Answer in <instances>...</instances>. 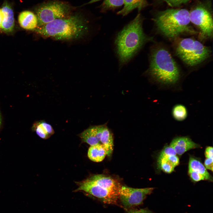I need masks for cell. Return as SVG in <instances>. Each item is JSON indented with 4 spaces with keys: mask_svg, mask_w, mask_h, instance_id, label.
I'll return each mask as SVG.
<instances>
[{
    "mask_svg": "<svg viewBox=\"0 0 213 213\" xmlns=\"http://www.w3.org/2000/svg\"><path fill=\"white\" fill-rule=\"evenodd\" d=\"M143 22L138 14L116 37L114 44L120 67L127 64L146 43L152 40L144 32Z\"/></svg>",
    "mask_w": 213,
    "mask_h": 213,
    "instance_id": "cell-1",
    "label": "cell"
},
{
    "mask_svg": "<svg viewBox=\"0 0 213 213\" xmlns=\"http://www.w3.org/2000/svg\"><path fill=\"white\" fill-rule=\"evenodd\" d=\"M148 74L158 83L173 85L179 81V67L169 51L162 46L153 48L151 53Z\"/></svg>",
    "mask_w": 213,
    "mask_h": 213,
    "instance_id": "cell-2",
    "label": "cell"
},
{
    "mask_svg": "<svg viewBox=\"0 0 213 213\" xmlns=\"http://www.w3.org/2000/svg\"><path fill=\"white\" fill-rule=\"evenodd\" d=\"M34 30L40 35L57 40H69L81 37L87 32L88 27L82 17L75 14L56 19Z\"/></svg>",
    "mask_w": 213,
    "mask_h": 213,
    "instance_id": "cell-3",
    "label": "cell"
},
{
    "mask_svg": "<svg viewBox=\"0 0 213 213\" xmlns=\"http://www.w3.org/2000/svg\"><path fill=\"white\" fill-rule=\"evenodd\" d=\"M76 183L78 187L74 192H85L105 204H118L122 185L113 178L103 174L95 175Z\"/></svg>",
    "mask_w": 213,
    "mask_h": 213,
    "instance_id": "cell-4",
    "label": "cell"
},
{
    "mask_svg": "<svg viewBox=\"0 0 213 213\" xmlns=\"http://www.w3.org/2000/svg\"><path fill=\"white\" fill-rule=\"evenodd\" d=\"M154 21L158 30L169 38L184 33H197L189 25V11L186 9L172 8L158 12Z\"/></svg>",
    "mask_w": 213,
    "mask_h": 213,
    "instance_id": "cell-5",
    "label": "cell"
},
{
    "mask_svg": "<svg viewBox=\"0 0 213 213\" xmlns=\"http://www.w3.org/2000/svg\"><path fill=\"white\" fill-rule=\"evenodd\" d=\"M175 52L185 64L194 67L208 59L212 53L210 49L199 41L191 38H181L176 44Z\"/></svg>",
    "mask_w": 213,
    "mask_h": 213,
    "instance_id": "cell-6",
    "label": "cell"
},
{
    "mask_svg": "<svg viewBox=\"0 0 213 213\" xmlns=\"http://www.w3.org/2000/svg\"><path fill=\"white\" fill-rule=\"evenodd\" d=\"M189 13L190 22L199 29L201 36L203 38H212L213 20L211 2H198Z\"/></svg>",
    "mask_w": 213,
    "mask_h": 213,
    "instance_id": "cell-7",
    "label": "cell"
},
{
    "mask_svg": "<svg viewBox=\"0 0 213 213\" xmlns=\"http://www.w3.org/2000/svg\"><path fill=\"white\" fill-rule=\"evenodd\" d=\"M70 7L64 3L54 1L40 5L36 9L37 27L40 26L59 18L66 17Z\"/></svg>",
    "mask_w": 213,
    "mask_h": 213,
    "instance_id": "cell-8",
    "label": "cell"
},
{
    "mask_svg": "<svg viewBox=\"0 0 213 213\" xmlns=\"http://www.w3.org/2000/svg\"><path fill=\"white\" fill-rule=\"evenodd\" d=\"M154 188H134L122 185L120 191L119 199L126 209L143 203L147 196L152 193Z\"/></svg>",
    "mask_w": 213,
    "mask_h": 213,
    "instance_id": "cell-9",
    "label": "cell"
},
{
    "mask_svg": "<svg viewBox=\"0 0 213 213\" xmlns=\"http://www.w3.org/2000/svg\"><path fill=\"white\" fill-rule=\"evenodd\" d=\"M105 124L91 126L79 134L82 142L90 146L100 143V140Z\"/></svg>",
    "mask_w": 213,
    "mask_h": 213,
    "instance_id": "cell-10",
    "label": "cell"
},
{
    "mask_svg": "<svg viewBox=\"0 0 213 213\" xmlns=\"http://www.w3.org/2000/svg\"><path fill=\"white\" fill-rule=\"evenodd\" d=\"M170 146L175 151L176 154L181 155L190 149L200 147L199 145L187 137H180L174 139Z\"/></svg>",
    "mask_w": 213,
    "mask_h": 213,
    "instance_id": "cell-11",
    "label": "cell"
},
{
    "mask_svg": "<svg viewBox=\"0 0 213 213\" xmlns=\"http://www.w3.org/2000/svg\"><path fill=\"white\" fill-rule=\"evenodd\" d=\"M3 14L1 29L7 32H12L14 26V18L13 11L7 3L4 4L1 9Z\"/></svg>",
    "mask_w": 213,
    "mask_h": 213,
    "instance_id": "cell-12",
    "label": "cell"
},
{
    "mask_svg": "<svg viewBox=\"0 0 213 213\" xmlns=\"http://www.w3.org/2000/svg\"><path fill=\"white\" fill-rule=\"evenodd\" d=\"M18 20L21 27L25 29L34 30L38 25L36 15L29 11L21 12L19 15Z\"/></svg>",
    "mask_w": 213,
    "mask_h": 213,
    "instance_id": "cell-13",
    "label": "cell"
},
{
    "mask_svg": "<svg viewBox=\"0 0 213 213\" xmlns=\"http://www.w3.org/2000/svg\"><path fill=\"white\" fill-rule=\"evenodd\" d=\"M32 130L41 138L46 139L54 133L51 125L44 120L36 121L33 125Z\"/></svg>",
    "mask_w": 213,
    "mask_h": 213,
    "instance_id": "cell-14",
    "label": "cell"
},
{
    "mask_svg": "<svg viewBox=\"0 0 213 213\" xmlns=\"http://www.w3.org/2000/svg\"><path fill=\"white\" fill-rule=\"evenodd\" d=\"M123 5V8L117 14L125 16L136 8L141 10L148 4L146 0H124Z\"/></svg>",
    "mask_w": 213,
    "mask_h": 213,
    "instance_id": "cell-15",
    "label": "cell"
},
{
    "mask_svg": "<svg viewBox=\"0 0 213 213\" xmlns=\"http://www.w3.org/2000/svg\"><path fill=\"white\" fill-rule=\"evenodd\" d=\"M100 143L104 147L106 156H111L114 149L113 138L111 131L106 125H105L102 131Z\"/></svg>",
    "mask_w": 213,
    "mask_h": 213,
    "instance_id": "cell-16",
    "label": "cell"
},
{
    "mask_svg": "<svg viewBox=\"0 0 213 213\" xmlns=\"http://www.w3.org/2000/svg\"><path fill=\"white\" fill-rule=\"evenodd\" d=\"M106 155V150L101 144L90 146L88 150V157L94 162H99L102 161Z\"/></svg>",
    "mask_w": 213,
    "mask_h": 213,
    "instance_id": "cell-17",
    "label": "cell"
},
{
    "mask_svg": "<svg viewBox=\"0 0 213 213\" xmlns=\"http://www.w3.org/2000/svg\"><path fill=\"white\" fill-rule=\"evenodd\" d=\"M188 169L201 174L204 176L205 180H212V177L204 166L200 161L192 156L189 158Z\"/></svg>",
    "mask_w": 213,
    "mask_h": 213,
    "instance_id": "cell-18",
    "label": "cell"
},
{
    "mask_svg": "<svg viewBox=\"0 0 213 213\" xmlns=\"http://www.w3.org/2000/svg\"><path fill=\"white\" fill-rule=\"evenodd\" d=\"M172 114L173 117L178 121H182L187 117L188 111L186 107L181 104H177L173 108Z\"/></svg>",
    "mask_w": 213,
    "mask_h": 213,
    "instance_id": "cell-19",
    "label": "cell"
},
{
    "mask_svg": "<svg viewBox=\"0 0 213 213\" xmlns=\"http://www.w3.org/2000/svg\"><path fill=\"white\" fill-rule=\"evenodd\" d=\"M124 4V0H104L101 5L103 11L114 9Z\"/></svg>",
    "mask_w": 213,
    "mask_h": 213,
    "instance_id": "cell-20",
    "label": "cell"
},
{
    "mask_svg": "<svg viewBox=\"0 0 213 213\" xmlns=\"http://www.w3.org/2000/svg\"><path fill=\"white\" fill-rule=\"evenodd\" d=\"M157 164L158 167L167 173L172 172L175 168L163 158H158Z\"/></svg>",
    "mask_w": 213,
    "mask_h": 213,
    "instance_id": "cell-21",
    "label": "cell"
},
{
    "mask_svg": "<svg viewBox=\"0 0 213 213\" xmlns=\"http://www.w3.org/2000/svg\"><path fill=\"white\" fill-rule=\"evenodd\" d=\"M158 158H162L164 159L175 167L178 165L179 163V158L176 155L159 156Z\"/></svg>",
    "mask_w": 213,
    "mask_h": 213,
    "instance_id": "cell-22",
    "label": "cell"
},
{
    "mask_svg": "<svg viewBox=\"0 0 213 213\" xmlns=\"http://www.w3.org/2000/svg\"><path fill=\"white\" fill-rule=\"evenodd\" d=\"M168 5L171 7L179 6L186 4L191 0H163Z\"/></svg>",
    "mask_w": 213,
    "mask_h": 213,
    "instance_id": "cell-23",
    "label": "cell"
},
{
    "mask_svg": "<svg viewBox=\"0 0 213 213\" xmlns=\"http://www.w3.org/2000/svg\"><path fill=\"white\" fill-rule=\"evenodd\" d=\"M176 153L174 149L170 146H167L164 148L159 156L161 157L165 156L176 155Z\"/></svg>",
    "mask_w": 213,
    "mask_h": 213,
    "instance_id": "cell-24",
    "label": "cell"
},
{
    "mask_svg": "<svg viewBox=\"0 0 213 213\" xmlns=\"http://www.w3.org/2000/svg\"><path fill=\"white\" fill-rule=\"evenodd\" d=\"M188 173L191 178L195 181L198 182L205 180L203 175L196 171L188 169Z\"/></svg>",
    "mask_w": 213,
    "mask_h": 213,
    "instance_id": "cell-25",
    "label": "cell"
},
{
    "mask_svg": "<svg viewBox=\"0 0 213 213\" xmlns=\"http://www.w3.org/2000/svg\"><path fill=\"white\" fill-rule=\"evenodd\" d=\"M127 213H154L147 208L135 209H130L126 210Z\"/></svg>",
    "mask_w": 213,
    "mask_h": 213,
    "instance_id": "cell-26",
    "label": "cell"
},
{
    "mask_svg": "<svg viewBox=\"0 0 213 213\" xmlns=\"http://www.w3.org/2000/svg\"><path fill=\"white\" fill-rule=\"evenodd\" d=\"M204 165L206 169L212 171L213 158H206L204 162Z\"/></svg>",
    "mask_w": 213,
    "mask_h": 213,
    "instance_id": "cell-27",
    "label": "cell"
},
{
    "mask_svg": "<svg viewBox=\"0 0 213 213\" xmlns=\"http://www.w3.org/2000/svg\"><path fill=\"white\" fill-rule=\"evenodd\" d=\"M213 149L212 146H208L206 148L205 152L206 158H213Z\"/></svg>",
    "mask_w": 213,
    "mask_h": 213,
    "instance_id": "cell-28",
    "label": "cell"
},
{
    "mask_svg": "<svg viewBox=\"0 0 213 213\" xmlns=\"http://www.w3.org/2000/svg\"><path fill=\"white\" fill-rule=\"evenodd\" d=\"M3 18V14L1 10L0 9V29H1V25Z\"/></svg>",
    "mask_w": 213,
    "mask_h": 213,
    "instance_id": "cell-29",
    "label": "cell"
},
{
    "mask_svg": "<svg viewBox=\"0 0 213 213\" xmlns=\"http://www.w3.org/2000/svg\"><path fill=\"white\" fill-rule=\"evenodd\" d=\"M1 124H2V119L1 117V114L0 113V129L1 128Z\"/></svg>",
    "mask_w": 213,
    "mask_h": 213,
    "instance_id": "cell-30",
    "label": "cell"
}]
</instances>
